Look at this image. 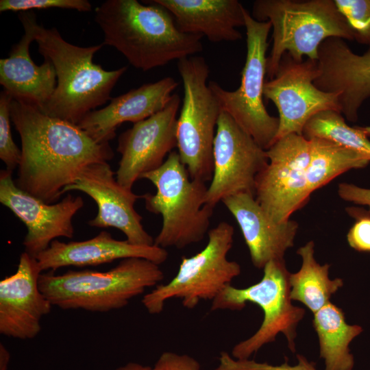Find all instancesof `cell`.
Returning <instances> with one entry per match:
<instances>
[{
    "instance_id": "obj_33",
    "label": "cell",
    "mask_w": 370,
    "mask_h": 370,
    "mask_svg": "<svg viewBox=\"0 0 370 370\" xmlns=\"http://www.w3.org/2000/svg\"><path fill=\"white\" fill-rule=\"evenodd\" d=\"M151 370H201V366L197 360L187 354L164 352Z\"/></svg>"
},
{
    "instance_id": "obj_30",
    "label": "cell",
    "mask_w": 370,
    "mask_h": 370,
    "mask_svg": "<svg viewBox=\"0 0 370 370\" xmlns=\"http://www.w3.org/2000/svg\"><path fill=\"white\" fill-rule=\"evenodd\" d=\"M60 8L90 12L92 5L87 0H1L0 12H26L34 9Z\"/></svg>"
},
{
    "instance_id": "obj_36",
    "label": "cell",
    "mask_w": 370,
    "mask_h": 370,
    "mask_svg": "<svg viewBox=\"0 0 370 370\" xmlns=\"http://www.w3.org/2000/svg\"><path fill=\"white\" fill-rule=\"evenodd\" d=\"M115 370H151V367L135 362H129Z\"/></svg>"
},
{
    "instance_id": "obj_7",
    "label": "cell",
    "mask_w": 370,
    "mask_h": 370,
    "mask_svg": "<svg viewBox=\"0 0 370 370\" xmlns=\"http://www.w3.org/2000/svg\"><path fill=\"white\" fill-rule=\"evenodd\" d=\"M289 275L284 260H271L263 268V276L258 282L244 288L229 284L212 301L211 311L241 310L250 302L263 312L258 330L232 348L234 358L249 359L264 345L273 342L280 333L285 336L289 349L295 352L297 328L305 310L292 304Z\"/></svg>"
},
{
    "instance_id": "obj_3",
    "label": "cell",
    "mask_w": 370,
    "mask_h": 370,
    "mask_svg": "<svg viewBox=\"0 0 370 370\" xmlns=\"http://www.w3.org/2000/svg\"><path fill=\"white\" fill-rule=\"evenodd\" d=\"M34 41L39 53L53 65L57 84L49 100L40 110L45 114L75 125L90 112L112 98L110 93L127 66L106 71L93 62L103 43L88 47L73 45L55 27L45 28L33 21Z\"/></svg>"
},
{
    "instance_id": "obj_8",
    "label": "cell",
    "mask_w": 370,
    "mask_h": 370,
    "mask_svg": "<svg viewBox=\"0 0 370 370\" xmlns=\"http://www.w3.org/2000/svg\"><path fill=\"white\" fill-rule=\"evenodd\" d=\"M184 99L177 121V147L182 164L193 180L211 181L213 145L221 109L207 80L206 60L191 56L177 60Z\"/></svg>"
},
{
    "instance_id": "obj_15",
    "label": "cell",
    "mask_w": 370,
    "mask_h": 370,
    "mask_svg": "<svg viewBox=\"0 0 370 370\" xmlns=\"http://www.w3.org/2000/svg\"><path fill=\"white\" fill-rule=\"evenodd\" d=\"M12 173L7 169L0 172V202L27 229L23 242L24 251L36 258L57 238H72V219L84 205L82 197L69 194L60 201L47 204L20 189Z\"/></svg>"
},
{
    "instance_id": "obj_22",
    "label": "cell",
    "mask_w": 370,
    "mask_h": 370,
    "mask_svg": "<svg viewBox=\"0 0 370 370\" xmlns=\"http://www.w3.org/2000/svg\"><path fill=\"white\" fill-rule=\"evenodd\" d=\"M168 257L166 249L156 245H134L127 240H116L107 231H101L82 241L64 243L56 239L36 258L42 271H55L61 267L97 266L130 258L147 259L160 265Z\"/></svg>"
},
{
    "instance_id": "obj_10",
    "label": "cell",
    "mask_w": 370,
    "mask_h": 370,
    "mask_svg": "<svg viewBox=\"0 0 370 370\" xmlns=\"http://www.w3.org/2000/svg\"><path fill=\"white\" fill-rule=\"evenodd\" d=\"M244 16L247 56L239 87L227 90L214 81H210L208 85L221 111L227 113L260 147L267 150L276 140L280 124L278 117L270 115L263 102L267 38L271 24L255 20L246 8Z\"/></svg>"
},
{
    "instance_id": "obj_27",
    "label": "cell",
    "mask_w": 370,
    "mask_h": 370,
    "mask_svg": "<svg viewBox=\"0 0 370 370\" xmlns=\"http://www.w3.org/2000/svg\"><path fill=\"white\" fill-rule=\"evenodd\" d=\"M303 136L320 138L356 151L370 161V140L358 126H349L342 114L335 110L322 111L305 125Z\"/></svg>"
},
{
    "instance_id": "obj_18",
    "label": "cell",
    "mask_w": 370,
    "mask_h": 370,
    "mask_svg": "<svg viewBox=\"0 0 370 370\" xmlns=\"http://www.w3.org/2000/svg\"><path fill=\"white\" fill-rule=\"evenodd\" d=\"M42 271L36 258L23 252L16 272L0 282V333L20 340L34 338L52 304L40 290Z\"/></svg>"
},
{
    "instance_id": "obj_21",
    "label": "cell",
    "mask_w": 370,
    "mask_h": 370,
    "mask_svg": "<svg viewBox=\"0 0 370 370\" xmlns=\"http://www.w3.org/2000/svg\"><path fill=\"white\" fill-rule=\"evenodd\" d=\"M178 84L171 77L148 83L113 97L104 108L88 112L77 124L97 143H107L124 122L136 123L165 108Z\"/></svg>"
},
{
    "instance_id": "obj_31",
    "label": "cell",
    "mask_w": 370,
    "mask_h": 370,
    "mask_svg": "<svg viewBox=\"0 0 370 370\" xmlns=\"http://www.w3.org/2000/svg\"><path fill=\"white\" fill-rule=\"evenodd\" d=\"M346 210L356 220L347 235L349 245L359 252H370V213L357 207Z\"/></svg>"
},
{
    "instance_id": "obj_23",
    "label": "cell",
    "mask_w": 370,
    "mask_h": 370,
    "mask_svg": "<svg viewBox=\"0 0 370 370\" xmlns=\"http://www.w3.org/2000/svg\"><path fill=\"white\" fill-rule=\"evenodd\" d=\"M173 16L180 32L206 36L210 42L242 38L245 8L237 0H152Z\"/></svg>"
},
{
    "instance_id": "obj_26",
    "label": "cell",
    "mask_w": 370,
    "mask_h": 370,
    "mask_svg": "<svg viewBox=\"0 0 370 370\" xmlns=\"http://www.w3.org/2000/svg\"><path fill=\"white\" fill-rule=\"evenodd\" d=\"M309 139L312 142L308 180L310 195L338 175L352 169L365 168L370 162L363 155L329 140Z\"/></svg>"
},
{
    "instance_id": "obj_35",
    "label": "cell",
    "mask_w": 370,
    "mask_h": 370,
    "mask_svg": "<svg viewBox=\"0 0 370 370\" xmlns=\"http://www.w3.org/2000/svg\"><path fill=\"white\" fill-rule=\"evenodd\" d=\"M10 355L6 347L0 344V370H8Z\"/></svg>"
},
{
    "instance_id": "obj_16",
    "label": "cell",
    "mask_w": 370,
    "mask_h": 370,
    "mask_svg": "<svg viewBox=\"0 0 370 370\" xmlns=\"http://www.w3.org/2000/svg\"><path fill=\"white\" fill-rule=\"evenodd\" d=\"M115 174L108 162L89 165L63 193L79 190L95 201L98 212L88 221L90 226L118 229L125 235L126 240L134 245H154V238L144 229L142 216L134 208L140 196L123 187Z\"/></svg>"
},
{
    "instance_id": "obj_5",
    "label": "cell",
    "mask_w": 370,
    "mask_h": 370,
    "mask_svg": "<svg viewBox=\"0 0 370 370\" xmlns=\"http://www.w3.org/2000/svg\"><path fill=\"white\" fill-rule=\"evenodd\" d=\"M251 15L258 21H269L273 28V45L267 59L269 79L275 77L286 53L297 62L304 56L317 60L319 47L325 40H354L334 0H256Z\"/></svg>"
},
{
    "instance_id": "obj_37",
    "label": "cell",
    "mask_w": 370,
    "mask_h": 370,
    "mask_svg": "<svg viewBox=\"0 0 370 370\" xmlns=\"http://www.w3.org/2000/svg\"><path fill=\"white\" fill-rule=\"evenodd\" d=\"M360 130L363 132V133L367 136H370V126H366V127H359Z\"/></svg>"
},
{
    "instance_id": "obj_1",
    "label": "cell",
    "mask_w": 370,
    "mask_h": 370,
    "mask_svg": "<svg viewBox=\"0 0 370 370\" xmlns=\"http://www.w3.org/2000/svg\"><path fill=\"white\" fill-rule=\"evenodd\" d=\"M11 121L21 141L15 183L47 204H54L89 165L114 157L109 143H97L77 125L51 117L12 99Z\"/></svg>"
},
{
    "instance_id": "obj_28",
    "label": "cell",
    "mask_w": 370,
    "mask_h": 370,
    "mask_svg": "<svg viewBox=\"0 0 370 370\" xmlns=\"http://www.w3.org/2000/svg\"><path fill=\"white\" fill-rule=\"evenodd\" d=\"M12 98L5 90L0 94V158L10 171L18 166L21 150L14 143L11 132V102Z\"/></svg>"
},
{
    "instance_id": "obj_4",
    "label": "cell",
    "mask_w": 370,
    "mask_h": 370,
    "mask_svg": "<svg viewBox=\"0 0 370 370\" xmlns=\"http://www.w3.org/2000/svg\"><path fill=\"white\" fill-rule=\"evenodd\" d=\"M160 265L147 259L121 260L106 271L69 270L62 274L49 271L39 278L40 291L53 306L106 312L125 307L146 288L164 280Z\"/></svg>"
},
{
    "instance_id": "obj_20",
    "label": "cell",
    "mask_w": 370,
    "mask_h": 370,
    "mask_svg": "<svg viewBox=\"0 0 370 370\" xmlns=\"http://www.w3.org/2000/svg\"><path fill=\"white\" fill-rule=\"evenodd\" d=\"M36 16L33 10L19 13L18 18L25 33L12 47L8 57L0 60V84L13 99L41 110L53 93L57 78L55 68L49 60H45L38 66L30 56Z\"/></svg>"
},
{
    "instance_id": "obj_14",
    "label": "cell",
    "mask_w": 370,
    "mask_h": 370,
    "mask_svg": "<svg viewBox=\"0 0 370 370\" xmlns=\"http://www.w3.org/2000/svg\"><path fill=\"white\" fill-rule=\"evenodd\" d=\"M180 97L173 94L164 109L134 123L119 137L117 151L121 158L116 172L117 182L132 190L136 181L160 168L165 157L177 147V112Z\"/></svg>"
},
{
    "instance_id": "obj_2",
    "label": "cell",
    "mask_w": 370,
    "mask_h": 370,
    "mask_svg": "<svg viewBox=\"0 0 370 370\" xmlns=\"http://www.w3.org/2000/svg\"><path fill=\"white\" fill-rule=\"evenodd\" d=\"M107 0L95 8V21L103 42L115 48L143 71L195 56L203 50L202 36L182 33L171 14L151 1Z\"/></svg>"
},
{
    "instance_id": "obj_12",
    "label": "cell",
    "mask_w": 370,
    "mask_h": 370,
    "mask_svg": "<svg viewBox=\"0 0 370 370\" xmlns=\"http://www.w3.org/2000/svg\"><path fill=\"white\" fill-rule=\"evenodd\" d=\"M317 71V60L297 62L286 53L275 77L265 82L264 97L275 104L279 114L276 140L290 134L303 135L306 123L322 111L341 112L338 95L314 85Z\"/></svg>"
},
{
    "instance_id": "obj_11",
    "label": "cell",
    "mask_w": 370,
    "mask_h": 370,
    "mask_svg": "<svg viewBox=\"0 0 370 370\" xmlns=\"http://www.w3.org/2000/svg\"><path fill=\"white\" fill-rule=\"evenodd\" d=\"M311 151V140L297 134L277 139L266 150L269 162L256 178L255 198L275 223L288 221L309 200Z\"/></svg>"
},
{
    "instance_id": "obj_24",
    "label": "cell",
    "mask_w": 370,
    "mask_h": 370,
    "mask_svg": "<svg viewBox=\"0 0 370 370\" xmlns=\"http://www.w3.org/2000/svg\"><path fill=\"white\" fill-rule=\"evenodd\" d=\"M313 314L312 325L318 336L325 370H352L354 358L349 345L362 333V328L348 324L343 310L331 302Z\"/></svg>"
},
{
    "instance_id": "obj_6",
    "label": "cell",
    "mask_w": 370,
    "mask_h": 370,
    "mask_svg": "<svg viewBox=\"0 0 370 370\" xmlns=\"http://www.w3.org/2000/svg\"><path fill=\"white\" fill-rule=\"evenodd\" d=\"M140 179L150 181L156 188L155 194L140 196L149 212L162 216L154 245L180 249L204 238L214 210L206 204L208 186L190 177L177 151L171 152L160 168Z\"/></svg>"
},
{
    "instance_id": "obj_25",
    "label": "cell",
    "mask_w": 370,
    "mask_h": 370,
    "mask_svg": "<svg viewBox=\"0 0 370 370\" xmlns=\"http://www.w3.org/2000/svg\"><path fill=\"white\" fill-rule=\"evenodd\" d=\"M297 254L301 259L299 271L289 275L290 296L303 304L313 314L328 304L343 286L341 278H330L328 264H320L314 258V243L310 241Z\"/></svg>"
},
{
    "instance_id": "obj_29",
    "label": "cell",
    "mask_w": 370,
    "mask_h": 370,
    "mask_svg": "<svg viewBox=\"0 0 370 370\" xmlns=\"http://www.w3.org/2000/svg\"><path fill=\"white\" fill-rule=\"evenodd\" d=\"M348 22L354 40L370 46V0H334Z\"/></svg>"
},
{
    "instance_id": "obj_13",
    "label": "cell",
    "mask_w": 370,
    "mask_h": 370,
    "mask_svg": "<svg viewBox=\"0 0 370 370\" xmlns=\"http://www.w3.org/2000/svg\"><path fill=\"white\" fill-rule=\"evenodd\" d=\"M269 160L266 150L225 112L219 115L213 145V175L206 204L213 208L240 193L255 195L258 174Z\"/></svg>"
},
{
    "instance_id": "obj_17",
    "label": "cell",
    "mask_w": 370,
    "mask_h": 370,
    "mask_svg": "<svg viewBox=\"0 0 370 370\" xmlns=\"http://www.w3.org/2000/svg\"><path fill=\"white\" fill-rule=\"evenodd\" d=\"M314 85L338 95L340 111L356 122L363 102L370 97V46L362 55L355 53L339 38H329L319 46Z\"/></svg>"
},
{
    "instance_id": "obj_34",
    "label": "cell",
    "mask_w": 370,
    "mask_h": 370,
    "mask_svg": "<svg viewBox=\"0 0 370 370\" xmlns=\"http://www.w3.org/2000/svg\"><path fill=\"white\" fill-rule=\"evenodd\" d=\"M338 194L344 201L368 206L370 213V188L343 182L338 186Z\"/></svg>"
},
{
    "instance_id": "obj_9",
    "label": "cell",
    "mask_w": 370,
    "mask_h": 370,
    "mask_svg": "<svg viewBox=\"0 0 370 370\" xmlns=\"http://www.w3.org/2000/svg\"><path fill=\"white\" fill-rule=\"evenodd\" d=\"M234 234L233 226L225 221L210 230L206 247L193 256H183L176 275L143 297L147 312L160 313L166 301L173 298L180 299L188 309L195 308L201 300H214L241 273L240 264L227 257Z\"/></svg>"
},
{
    "instance_id": "obj_32",
    "label": "cell",
    "mask_w": 370,
    "mask_h": 370,
    "mask_svg": "<svg viewBox=\"0 0 370 370\" xmlns=\"http://www.w3.org/2000/svg\"><path fill=\"white\" fill-rule=\"evenodd\" d=\"M297 363L288 365L287 361L280 365H272L267 362L254 360L232 359L228 364V370H317L315 363L309 361L301 354L297 355Z\"/></svg>"
},
{
    "instance_id": "obj_19",
    "label": "cell",
    "mask_w": 370,
    "mask_h": 370,
    "mask_svg": "<svg viewBox=\"0 0 370 370\" xmlns=\"http://www.w3.org/2000/svg\"><path fill=\"white\" fill-rule=\"evenodd\" d=\"M222 203L236 219L256 268L263 269L271 260H284L286 251L294 245L299 227L295 221L275 223L249 193L228 197Z\"/></svg>"
}]
</instances>
